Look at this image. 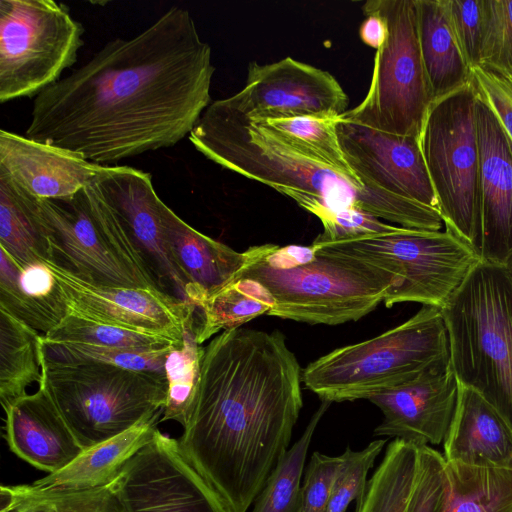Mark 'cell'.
Returning a JSON list of instances; mask_svg holds the SVG:
<instances>
[{
	"label": "cell",
	"instance_id": "cell-1",
	"mask_svg": "<svg viewBox=\"0 0 512 512\" xmlns=\"http://www.w3.org/2000/svg\"><path fill=\"white\" fill-rule=\"evenodd\" d=\"M214 72L190 12L173 6L39 93L25 136L104 166L173 147L212 102Z\"/></svg>",
	"mask_w": 512,
	"mask_h": 512
},
{
	"label": "cell",
	"instance_id": "cell-2",
	"mask_svg": "<svg viewBox=\"0 0 512 512\" xmlns=\"http://www.w3.org/2000/svg\"><path fill=\"white\" fill-rule=\"evenodd\" d=\"M302 369L279 330L238 327L203 349L180 450L233 512H246L288 450Z\"/></svg>",
	"mask_w": 512,
	"mask_h": 512
},
{
	"label": "cell",
	"instance_id": "cell-3",
	"mask_svg": "<svg viewBox=\"0 0 512 512\" xmlns=\"http://www.w3.org/2000/svg\"><path fill=\"white\" fill-rule=\"evenodd\" d=\"M207 159L291 198L321 222L356 208L404 228L439 231L438 210L366 185L290 147L260 122L212 101L188 136Z\"/></svg>",
	"mask_w": 512,
	"mask_h": 512
},
{
	"label": "cell",
	"instance_id": "cell-4",
	"mask_svg": "<svg viewBox=\"0 0 512 512\" xmlns=\"http://www.w3.org/2000/svg\"><path fill=\"white\" fill-rule=\"evenodd\" d=\"M249 248L251 256L237 279L254 280L269 292L270 316L326 325L357 321L395 285L383 269L311 246Z\"/></svg>",
	"mask_w": 512,
	"mask_h": 512
},
{
	"label": "cell",
	"instance_id": "cell-5",
	"mask_svg": "<svg viewBox=\"0 0 512 512\" xmlns=\"http://www.w3.org/2000/svg\"><path fill=\"white\" fill-rule=\"evenodd\" d=\"M441 312L450 366L512 430V273L486 260L471 270Z\"/></svg>",
	"mask_w": 512,
	"mask_h": 512
},
{
	"label": "cell",
	"instance_id": "cell-6",
	"mask_svg": "<svg viewBox=\"0 0 512 512\" xmlns=\"http://www.w3.org/2000/svg\"><path fill=\"white\" fill-rule=\"evenodd\" d=\"M448 366L449 340L441 309L422 306L400 325L309 363L302 381L321 400L354 401Z\"/></svg>",
	"mask_w": 512,
	"mask_h": 512
},
{
	"label": "cell",
	"instance_id": "cell-7",
	"mask_svg": "<svg viewBox=\"0 0 512 512\" xmlns=\"http://www.w3.org/2000/svg\"><path fill=\"white\" fill-rule=\"evenodd\" d=\"M310 246L392 274L395 285L383 301L388 308L416 302L441 309L481 260L472 246L447 229L432 231L398 226L388 233L335 239L318 235Z\"/></svg>",
	"mask_w": 512,
	"mask_h": 512
},
{
	"label": "cell",
	"instance_id": "cell-8",
	"mask_svg": "<svg viewBox=\"0 0 512 512\" xmlns=\"http://www.w3.org/2000/svg\"><path fill=\"white\" fill-rule=\"evenodd\" d=\"M50 396L83 449L163 410L165 375L100 363H59L42 357Z\"/></svg>",
	"mask_w": 512,
	"mask_h": 512
},
{
	"label": "cell",
	"instance_id": "cell-9",
	"mask_svg": "<svg viewBox=\"0 0 512 512\" xmlns=\"http://www.w3.org/2000/svg\"><path fill=\"white\" fill-rule=\"evenodd\" d=\"M476 103L471 80L433 100L419 140L445 229L479 255L482 200Z\"/></svg>",
	"mask_w": 512,
	"mask_h": 512
},
{
	"label": "cell",
	"instance_id": "cell-10",
	"mask_svg": "<svg viewBox=\"0 0 512 512\" xmlns=\"http://www.w3.org/2000/svg\"><path fill=\"white\" fill-rule=\"evenodd\" d=\"M362 11L385 20L387 37L376 50L366 96L340 118L419 138L433 99L420 53L415 0H368Z\"/></svg>",
	"mask_w": 512,
	"mask_h": 512
},
{
	"label": "cell",
	"instance_id": "cell-11",
	"mask_svg": "<svg viewBox=\"0 0 512 512\" xmlns=\"http://www.w3.org/2000/svg\"><path fill=\"white\" fill-rule=\"evenodd\" d=\"M84 27L54 0L0 1V102L36 97L83 47Z\"/></svg>",
	"mask_w": 512,
	"mask_h": 512
},
{
	"label": "cell",
	"instance_id": "cell-12",
	"mask_svg": "<svg viewBox=\"0 0 512 512\" xmlns=\"http://www.w3.org/2000/svg\"><path fill=\"white\" fill-rule=\"evenodd\" d=\"M125 512H233L180 450L156 430L113 482Z\"/></svg>",
	"mask_w": 512,
	"mask_h": 512
},
{
	"label": "cell",
	"instance_id": "cell-13",
	"mask_svg": "<svg viewBox=\"0 0 512 512\" xmlns=\"http://www.w3.org/2000/svg\"><path fill=\"white\" fill-rule=\"evenodd\" d=\"M230 108L255 122L294 117L338 119L349 98L326 70L285 57L277 62L248 65L246 83L223 98Z\"/></svg>",
	"mask_w": 512,
	"mask_h": 512
},
{
	"label": "cell",
	"instance_id": "cell-14",
	"mask_svg": "<svg viewBox=\"0 0 512 512\" xmlns=\"http://www.w3.org/2000/svg\"><path fill=\"white\" fill-rule=\"evenodd\" d=\"M44 262L58 280L70 314L181 342L186 320L197 311L160 291L93 284Z\"/></svg>",
	"mask_w": 512,
	"mask_h": 512
},
{
	"label": "cell",
	"instance_id": "cell-15",
	"mask_svg": "<svg viewBox=\"0 0 512 512\" xmlns=\"http://www.w3.org/2000/svg\"><path fill=\"white\" fill-rule=\"evenodd\" d=\"M38 207L48 234L49 261L93 284L152 290L111 248L91 214L85 188L66 198L38 199Z\"/></svg>",
	"mask_w": 512,
	"mask_h": 512
},
{
	"label": "cell",
	"instance_id": "cell-16",
	"mask_svg": "<svg viewBox=\"0 0 512 512\" xmlns=\"http://www.w3.org/2000/svg\"><path fill=\"white\" fill-rule=\"evenodd\" d=\"M112 208L143 257L160 290L186 302V285L166 248L161 205L150 173L130 166H106L91 183Z\"/></svg>",
	"mask_w": 512,
	"mask_h": 512
},
{
	"label": "cell",
	"instance_id": "cell-17",
	"mask_svg": "<svg viewBox=\"0 0 512 512\" xmlns=\"http://www.w3.org/2000/svg\"><path fill=\"white\" fill-rule=\"evenodd\" d=\"M336 129L345 159L362 183L438 210L418 137L391 134L341 118Z\"/></svg>",
	"mask_w": 512,
	"mask_h": 512
},
{
	"label": "cell",
	"instance_id": "cell-18",
	"mask_svg": "<svg viewBox=\"0 0 512 512\" xmlns=\"http://www.w3.org/2000/svg\"><path fill=\"white\" fill-rule=\"evenodd\" d=\"M459 382L448 366L383 390L367 400L383 413L375 437H394L417 446L443 443L453 420Z\"/></svg>",
	"mask_w": 512,
	"mask_h": 512
},
{
	"label": "cell",
	"instance_id": "cell-19",
	"mask_svg": "<svg viewBox=\"0 0 512 512\" xmlns=\"http://www.w3.org/2000/svg\"><path fill=\"white\" fill-rule=\"evenodd\" d=\"M482 238L480 258L507 264L512 257V142L491 109L477 97Z\"/></svg>",
	"mask_w": 512,
	"mask_h": 512
},
{
	"label": "cell",
	"instance_id": "cell-20",
	"mask_svg": "<svg viewBox=\"0 0 512 512\" xmlns=\"http://www.w3.org/2000/svg\"><path fill=\"white\" fill-rule=\"evenodd\" d=\"M105 168L67 149L0 130V173L36 199L73 196Z\"/></svg>",
	"mask_w": 512,
	"mask_h": 512
},
{
	"label": "cell",
	"instance_id": "cell-21",
	"mask_svg": "<svg viewBox=\"0 0 512 512\" xmlns=\"http://www.w3.org/2000/svg\"><path fill=\"white\" fill-rule=\"evenodd\" d=\"M3 437L9 449L31 466L54 473L84 449L42 381L37 390L3 408Z\"/></svg>",
	"mask_w": 512,
	"mask_h": 512
},
{
	"label": "cell",
	"instance_id": "cell-22",
	"mask_svg": "<svg viewBox=\"0 0 512 512\" xmlns=\"http://www.w3.org/2000/svg\"><path fill=\"white\" fill-rule=\"evenodd\" d=\"M161 220L168 255L186 285L189 304L197 309L213 293L237 279L251 250L237 252L197 231L164 202Z\"/></svg>",
	"mask_w": 512,
	"mask_h": 512
},
{
	"label": "cell",
	"instance_id": "cell-23",
	"mask_svg": "<svg viewBox=\"0 0 512 512\" xmlns=\"http://www.w3.org/2000/svg\"><path fill=\"white\" fill-rule=\"evenodd\" d=\"M443 449L447 462L512 469V430L480 394L461 384Z\"/></svg>",
	"mask_w": 512,
	"mask_h": 512
},
{
	"label": "cell",
	"instance_id": "cell-24",
	"mask_svg": "<svg viewBox=\"0 0 512 512\" xmlns=\"http://www.w3.org/2000/svg\"><path fill=\"white\" fill-rule=\"evenodd\" d=\"M163 410L106 441L84 449L64 468L31 484H22L30 493L78 492L111 484L130 459L155 434Z\"/></svg>",
	"mask_w": 512,
	"mask_h": 512
},
{
	"label": "cell",
	"instance_id": "cell-25",
	"mask_svg": "<svg viewBox=\"0 0 512 512\" xmlns=\"http://www.w3.org/2000/svg\"><path fill=\"white\" fill-rule=\"evenodd\" d=\"M0 309L46 335L68 314L55 275L44 261L19 265L6 251L0 257Z\"/></svg>",
	"mask_w": 512,
	"mask_h": 512
},
{
	"label": "cell",
	"instance_id": "cell-26",
	"mask_svg": "<svg viewBox=\"0 0 512 512\" xmlns=\"http://www.w3.org/2000/svg\"><path fill=\"white\" fill-rule=\"evenodd\" d=\"M418 41L432 99L470 81V67L452 29L443 0H415Z\"/></svg>",
	"mask_w": 512,
	"mask_h": 512
},
{
	"label": "cell",
	"instance_id": "cell-27",
	"mask_svg": "<svg viewBox=\"0 0 512 512\" xmlns=\"http://www.w3.org/2000/svg\"><path fill=\"white\" fill-rule=\"evenodd\" d=\"M438 512H512V469L445 461Z\"/></svg>",
	"mask_w": 512,
	"mask_h": 512
},
{
	"label": "cell",
	"instance_id": "cell-28",
	"mask_svg": "<svg viewBox=\"0 0 512 512\" xmlns=\"http://www.w3.org/2000/svg\"><path fill=\"white\" fill-rule=\"evenodd\" d=\"M0 248L19 265L51 260L38 199L0 173Z\"/></svg>",
	"mask_w": 512,
	"mask_h": 512
},
{
	"label": "cell",
	"instance_id": "cell-29",
	"mask_svg": "<svg viewBox=\"0 0 512 512\" xmlns=\"http://www.w3.org/2000/svg\"><path fill=\"white\" fill-rule=\"evenodd\" d=\"M42 337L0 309V401L2 408L27 395L42 378Z\"/></svg>",
	"mask_w": 512,
	"mask_h": 512
},
{
	"label": "cell",
	"instance_id": "cell-30",
	"mask_svg": "<svg viewBox=\"0 0 512 512\" xmlns=\"http://www.w3.org/2000/svg\"><path fill=\"white\" fill-rule=\"evenodd\" d=\"M419 467L420 446L395 438L356 501L355 512H407Z\"/></svg>",
	"mask_w": 512,
	"mask_h": 512
},
{
	"label": "cell",
	"instance_id": "cell-31",
	"mask_svg": "<svg viewBox=\"0 0 512 512\" xmlns=\"http://www.w3.org/2000/svg\"><path fill=\"white\" fill-rule=\"evenodd\" d=\"M274 300L258 282L239 278L210 295L196 312L199 344L228 329L267 314Z\"/></svg>",
	"mask_w": 512,
	"mask_h": 512
},
{
	"label": "cell",
	"instance_id": "cell-32",
	"mask_svg": "<svg viewBox=\"0 0 512 512\" xmlns=\"http://www.w3.org/2000/svg\"><path fill=\"white\" fill-rule=\"evenodd\" d=\"M196 325L195 312L184 324L182 342L174 345L166 356L167 395L160 422L173 420L184 427L188 421L204 349L196 339Z\"/></svg>",
	"mask_w": 512,
	"mask_h": 512
},
{
	"label": "cell",
	"instance_id": "cell-33",
	"mask_svg": "<svg viewBox=\"0 0 512 512\" xmlns=\"http://www.w3.org/2000/svg\"><path fill=\"white\" fill-rule=\"evenodd\" d=\"M330 404V401L322 400L301 437L282 455L255 499L252 512L297 511L309 445Z\"/></svg>",
	"mask_w": 512,
	"mask_h": 512
},
{
	"label": "cell",
	"instance_id": "cell-34",
	"mask_svg": "<svg viewBox=\"0 0 512 512\" xmlns=\"http://www.w3.org/2000/svg\"><path fill=\"white\" fill-rule=\"evenodd\" d=\"M338 119L294 117L260 123L293 149L360 181L341 149L336 129Z\"/></svg>",
	"mask_w": 512,
	"mask_h": 512
},
{
	"label": "cell",
	"instance_id": "cell-35",
	"mask_svg": "<svg viewBox=\"0 0 512 512\" xmlns=\"http://www.w3.org/2000/svg\"><path fill=\"white\" fill-rule=\"evenodd\" d=\"M0 512H125L109 485L91 490L39 494L21 485L0 487Z\"/></svg>",
	"mask_w": 512,
	"mask_h": 512
},
{
	"label": "cell",
	"instance_id": "cell-36",
	"mask_svg": "<svg viewBox=\"0 0 512 512\" xmlns=\"http://www.w3.org/2000/svg\"><path fill=\"white\" fill-rule=\"evenodd\" d=\"M43 337L49 341L143 351L163 350L182 342L161 335L95 322L70 313Z\"/></svg>",
	"mask_w": 512,
	"mask_h": 512
},
{
	"label": "cell",
	"instance_id": "cell-37",
	"mask_svg": "<svg viewBox=\"0 0 512 512\" xmlns=\"http://www.w3.org/2000/svg\"><path fill=\"white\" fill-rule=\"evenodd\" d=\"M172 347L163 350L143 351L86 343L49 341L42 337V357L47 361L100 363L162 375H165V360Z\"/></svg>",
	"mask_w": 512,
	"mask_h": 512
},
{
	"label": "cell",
	"instance_id": "cell-38",
	"mask_svg": "<svg viewBox=\"0 0 512 512\" xmlns=\"http://www.w3.org/2000/svg\"><path fill=\"white\" fill-rule=\"evenodd\" d=\"M386 444L375 440L360 451L347 447L335 475L326 512H346L353 500H359L367 486V475Z\"/></svg>",
	"mask_w": 512,
	"mask_h": 512
},
{
	"label": "cell",
	"instance_id": "cell-39",
	"mask_svg": "<svg viewBox=\"0 0 512 512\" xmlns=\"http://www.w3.org/2000/svg\"><path fill=\"white\" fill-rule=\"evenodd\" d=\"M479 64L512 73V0H483Z\"/></svg>",
	"mask_w": 512,
	"mask_h": 512
},
{
	"label": "cell",
	"instance_id": "cell-40",
	"mask_svg": "<svg viewBox=\"0 0 512 512\" xmlns=\"http://www.w3.org/2000/svg\"><path fill=\"white\" fill-rule=\"evenodd\" d=\"M470 80L512 142V73L478 64L470 68Z\"/></svg>",
	"mask_w": 512,
	"mask_h": 512
},
{
	"label": "cell",
	"instance_id": "cell-41",
	"mask_svg": "<svg viewBox=\"0 0 512 512\" xmlns=\"http://www.w3.org/2000/svg\"><path fill=\"white\" fill-rule=\"evenodd\" d=\"M463 55L469 67L480 63L483 0H443Z\"/></svg>",
	"mask_w": 512,
	"mask_h": 512
},
{
	"label": "cell",
	"instance_id": "cell-42",
	"mask_svg": "<svg viewBox=\"0 0 512 512\" xmlns=\"http://www.w3.org/2000/svg\"><path fill=\"white\" fill-rule=\"evenodd\" d=\"M341 463V455L313 452L304 471L300 501L296 512H326L332 484Z\"/></svg>",
	"mask_w": 512,
	"mask_h": 512
},
{
	"label": "cell",
	"instance_id": "cell-43",
	"mask_svg": "<svg viewBox=\"0 0 512 512\" xmlns=\"http://www.w3.org/2000/svg\"><path fill=\"white\" fill-rule=\"evenodd\" d=\"M445 459L431 446H420V467L407 512H438Z\"/></svg>",
	"mask_w": 512,
	"mask_h": 512
},
{
	"label": "cell",
	"instance_id": "cell-44",
	"mask_svg": "<svg viewBox=\"0 0 512 512\" xmlns=\"http://www.w3.org/2000/svg\"><path fill=\"white\" fill-rule=\"evenodd\" d=\"M321 223L324 230L319 236L325 239L388 233L398 228V226L386 224L379 218L356 208L341 210Z\"/></svg>",
	"mask_w": 512,
	"mask_h": 512
},
{
	"label": "cell",
	"instance_id": "cell-45",
	"mask_svg": "<svg viewBox=\"0 0 512 512\" xmlns=\"http://www.w3.org/2000/svg\"><path fill=\"white\" fill-rule=\"evenodd\" d=\"M361 40L368 46L379 49L387 37V25L385 20L376 15L368 14L359 28Z\"/></svg>",
	"mask_w": 512,
	"mask_h": 512
},
{
	"label": "cell",
	"instance_id": "cell-46",
	"mask_svg": "<svg viewBox=\"0 0 512 512\" xmlns=\"http://www.w3.org/2000/svg\"><path fill=\"white\" fill-rule=\"evenodd\" d=\"M506 265L509 267V269L512 273V257L510 258V260L508 261V263Z\"/></svg>",
	"mask_w": 512,
	"mask_h": 512
}]
</instances>
